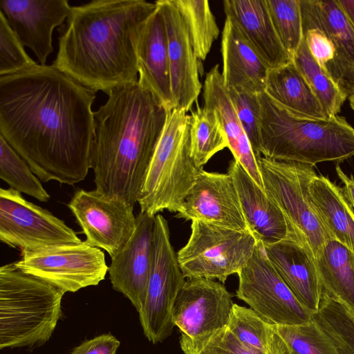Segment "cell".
Listing matches in <instances>:
<instances>
[{
    "instance_id": "obj_1",
    "label": "cell",
    "mask_w": 354,
    "mask_h": 354,
    "mask_svg": "<svg viewBox=\"0 0 354 354\" xmlns=\"http://www.w3.org/2000/svg\"><path fill=\"white\" fill-rule=\"evenodd\" d=\"M95 98L53 65L0 76V136L41 181L73 185L92 169Z\"/></svg>"
},
{
    "instance_id": "obj_2",
    "label": "cell",
    "mask_w": 354,
    "mask_h": 354,
    "mask_svg": "<svg viewBox=\"0 0 354 354\" xmlns=\"http://www.w3.org/2000/svg\"><path fill=\"white\" fill-rule=\"evenodd\" d=\"M156 2L94 0L72 6L52 65L95 92L138 80L137 46Z\"/></svg>"
},
{
    "instance_id": "obj_3",
    "label": "cell",
    "mask_w": 354,
    "mask_h": 354,
    "mask_svg": "<svg viewBox=\"0 0 354 354\" xmlns=\"http://www.w3.org/2000/svg\"><path fill=\"white\" fill-rule=\"evenodd\" d=\"M169 111L138 80L113 89L94 112L92 169L95 189L133 205Z\"/></svg>"
},
{
    "instance_id": "obj_4",
    "label": "cell",
    "mask_w": 354,
    "mask_h": 354,
    "mask_svg": "<svg viewBox=\"0 0 354 354\" xmlns=\"http://www.w3.org/2000/svg\"><path fill=\"white\" fill-rule=\"evenodd\" d=\"M258 97L263 157L313 167L354 156V128L344 117L315 118L284 107L266 92Z\"/></svg>"
},
{
    "instance_id": "obj_5",
    "label": "cell",
    "mask_w": 354,
    "mask_h": 354,
    "mask_svg": "<svg viewBox=\"0 0 354 354\" xmlns=\"http://www.w3.org/2000/svg\"><path fill=\"white\" fill-rule=\"evenodd\" d=\"M65 292L15 263L0 268V349L35 348L51 337Z\"/></svg>"
},
{
    "instance_id": "obj_6",
    "label": "cell",
    "mask_w": 354,
    "mask_h": 354,
    "mask_svg": "<svg viewBox=\"0 0 354 354\" xmlns=\"http://www.w3.org/2000/svg\"><path fill=\"white\" fill-rule=\"evenodd\" d=\"M199 169L190 153L189 115L175 108L168 113L138 198L140 212L151 216L163 210L177 213Z\"/></svg>"
},
{
    "instance_id": "obj_7",
    "label": "cell",
    "mask_w": 354,
    "mask_h": 354,
    "mask_svg": "<svg viewBox=\"0 0 354 354\" xmlns=\"http://www.w3.org/2000/svg\"><path fill=\"white\" fill-rule=\"evenodd\" d=\"M303 37L321 68L348 98L354 94V27L337 0H300Z\"/></svg>"
},
{
    "instance_id": "obj_8",
    "label": "cell",
    "mask_w": 354,
    "mask_h": 354,
    "mask_svg": "<svg viewBox=\"0 0 354 354\" xmlns=\"http://www.w3.org/2000/svg\"><path fill=\"white\" fill-rule=\"evenodd\" d=\"M258 241L250 230L192 221L189 238L178 252V261L185 278L218 279L224 283L247 265Z\"/></svg>"
},
{
    "instance_id": "obj_9",
    "label": "cell",
    "mask_w": 354,
    "mask_h": 354,
    "mask_svg": "<svg viewBox=\"0 0 354 354\" xmlns=\"http://www.w3.org/2000/svg\"><path fill=\"white\" fill-rule=\"evenodd\" d=\"M264 191L282 211L297 236L315 258L330 238L308 198L310 182L317 176L313 167L295 162L260 157L258 160Z\"/></svg>"
},
{
    "instance_id": "obj_10",
    "label": "cell",
    "mask_w": 354,
    "mask_h": 354,
    "mask_svg": "<svg viewBox=\"0 0 354 354\" xmlns=\"http://www.w3.org/2000/svg\"><path fill=\"white\" fill-rule=\"evenodd\" d=\"M185 277L171 243L167 221L155 216L153 252L145 304L138 312L145 336L153 344L162 342L174 330L173 308Z\"/></svg>"
},
{
    "instance_id": "obj_11",
    "label": "cell",
    "mask_w": 354,
    "mask_h": 354,
    "mask_svg": "<svg viewBox=\"0 0 354 354\" xmlns=\"http://www.w3.org/2000/svg\"><path fill=\"white\" fill-rule=\"evenodd\" d=\"M232 295L218 281L188 279L179 291L173 308V322L180 331L185 354H198L217 332L228 326Z\"/></svg>"
},
{
    "instance_id": "obj_12",
    "label": "cell",
    "mask_w": 354,
    "mask_h": 354,
    "mask_svg": "<svg viewBox=\"0 0 354 354\" xmlns=\"http://www.w3.org/2000/svg\"><path fill=\"white\" fill-rule=\"evenodd\" d=\"M238 277L236 297L267 323L299 325L313 319L314 314L298 301L270 262L261 241Z\"/></svg>"
},
{
    "instance_id": "obj_13",
    "label": "cell",
    "mask_w": 354,
    "mask_h": 354,
    "mask_svg": "<svg viewBox=\"0 0 354 354\" xmlns=\"http://www.w3.org/2000/svg\"><path fill=\"white\" fill-rule=\"evenodd\" d=\"M14 263L65 293L98 285L109 270L102 250L82 241L23 251L21 258Z\"/></svg>"
},
{
    "instance_id": "obj_14",
    "label": "cell",
    "mask_w": 354,
    "mask_h": 354,
    "mask_svg": "<svg viewBox=\"0 0 354 354\" xmlns=\"http://www.w3.org/2000/svg\"><path fill=\"white\" fill-rule=\"evenodd\" d=\"M0 240L21 252L82 241L62 220L11 188L0 189Z\"/></svg>"
},
{
    "instance_id": "obj_15",
    "label": "cell",
    "mask_w": 354,
    "mask_h": 354,
    "mask_svg": "<svg viewBox=\"0 0 354 354\" xmlns=\"http://www.w3.org/2000/svg\"><path fill=\"white\" fill-rule=\"evenodd\" d=\"M68 207L89 245L103 249L111 258L120 253L136 227L134 205L96 190L79 189Z\"/></svg>"
},
{
    "instance_id": "obj_16",
    "label": "cell",
    "mask_w": 354,
    "mask_h": 354,
    "mask_svg": "<svg viewBox=\"0 0 354 354\" xmlns=\"http://www.w3.org/2000/svg\"><path fill=\"white\" fill-rule=\"evenodd\" d=\"M176 217L235 230H250L232 176L199 169Z\"/></svg>"
},
{
    "instance_id": "obj_17",
    "label": "cell",
    "mask_w": 354,
    "mask_h": 354,
    "mask_svg": "<svg viewBox=\"0 0 354 354\" xmlns=\"http://www.w3.org/2000/svg\"><path fill=\"white\" fill-rule=\"evenodd\" d=\"M67 0H1L0 11L24 46L29 48L40 65L53 51V32L69 16Z\"/></svg>"
},
{
    "instance_id": "obj_18",
    "label": "cell",
    "mask_w": 354,
    "mask_h": 354,
    "mask_svg": "<svg viewBox=\"0 0 354 354\" xmlns=\"http://www.w3.org/2000/svg\"><path fill=\"white\" fill-rule=\"evenodd\" d=\"M167 40L171 86L176 108L189 111L202 88L197 59L183 17L172 0L155 1Z\"/></svg>"
},
{
    "instance_id": "obj_19",
    "label": "cell",
    "mask_w": 354,
    "mask_h": 354,
    "mask_svg": "<svg viewBox=\"0 0 354 354\" xmlns=\"http://www.w3.org/2000/svg\"><path fill=\"white\" fill-rule=\"evenodd\" d=\"M154 219L140 212L133 236L111 258L108 270L113 288L127 298L138 313L145 304L151 268Z\"/></svg>"
},
{
    "instance_id": "obj_20",
    "label": "cell",
    "mask_w": 354,
    "mask_h": 354,
    "mask_svg": "<svg viewBox=\"0 0 354 354\" xmlns=\"http://www.w3.org/2000/svg\"><path fill=\"white\" fill-rule=\"evenodd\" d=\"M263 246L270 262L298 301L315 314L319 307L322 285L309 247L297 236Z\"/></svg>"
},
{
    "instance_id": "obj_21",
    "label": "cell",
    "mask_w": 354,
    "mask_h": 354,
    "mask_svg": "<svg viewBox=\"0 0 354 354\" xmlns=\"http://www.w3.org/2000/svg\"><path fill=\"white\" fill-rule=\"evenodd\" d=\"M227 173L232 176L249 229L263 245L297 236L282 211L233 158Z\"/></svg>"
},
{
    "instance_id": "obj_22",
    "label": "cell",
    "mask_w": 354,
    "mask_h": 354,
    "mask_svg": "<svg viewBox=\"0 0 354 354\" xmlns=\"http://www.w3.org/2000/svg\"><path fill=\"white\" fill-rule=\"evenodd\" d=\"M223 9L269 69L292 62L274 28L266 0H225Z\"/></svg>"
},
{
    "instance_id": "obj_23",
    "label": "cell",
    "mask_w": 354,
    "mask_h": 354,
    "mask_svg": "<svg viewBox=\"0 0 354 354\" xmlns=\"http://www.w3.org/2000/svg\"><path fill=\"white\" fill-rule=\"evenodd\" d=\"M221 75L227 88L259 94L265 92L269 68L236 24L226 17L221 38Z\"/></svg>"
},
{
    "instance_id": "obj_24",
    "label": "cell",
    "mask_w": 354,
    "mask_h": 354,
    "mask_svg": "<svg viewBox=\"0 0 354 354\" xmlns=\"http://www.w3.org/2000/svg\"><path fill=\"white\" fill-rule=\"evenodd\" d=\"M137 61L138 82L150 90L169 112L175 109L165 26L158 6L140 35Z\"/></svg>"
},
{
    "instance_id": "obj_25",
    "label": "cell",
    "mask_w": 354,
    "mask_h": 354,
    "mask_svg": "<svg viewBox=\"0 0 354 354\" xmlns=\"http://www.w3.org/2000/svg\"><path fill=\"white\" fill-rule=\"evenodd\" d=\"M205 108L214 110L221 121L228 141V149L255 183L264 190L258 158L238 118L224 85L218 65L206 75L203 85Z\"/></svg>"
},
{
    "instance_id": "obj_26",
    "label": "cell",
    "mask_w": 354,
    "mask_h": 354,
    "mask_svg": "<svg viewBox=\"0 0 354 354\" xmlns=\"http://www.w3.org/2000/svg\"><path fill=\"white\" fill-rule=\"evenodd\" d=\"M308 198L330 238L354 252V213L342 189L317 175L310 182Z\"/></svg>"
},
{
    "instance_id": "obj_27",
    "label": "cell",
    "mask_w": 354,
    "mask_h": 354,
    "mask_svg": "<svg viewBox=\"0 0 354 354\" xmlns=\"http://www.w3.org/2000/svg\"><path fill=\"white\" fill-rule=\"evenodd\" d=\"M315 260L323 288L354 315V252L329 239Z\"/></svg>"
},
{
    "instance_id": "obj_28",
    "label": "cell",
    "mask_w": 354,
    "mask_h": 354,
    "mask_svg": "<svg viewBox=\"0 0 354 354\" xmlns=\"http://www.w3.org/2000/svg\"><path fill=\"white\" fill-rule=\"evenodd\" d=\"M265 92L292 111L315 118H329L293 62L269 69Z\"/></svg>"
},
{
    "instance_id": "obj_29",
    "label": "cell",
    "mask_w": 354,
    "mask_h": 354,
    "mask_svg": "<svg viewBox=\"0 0 354 354\" xmlns=\"http://www.w3.org/2000/svg\"><path fill=\"white\" fill-rule=\"evenodd\" d=\"M227 328L241 341L264 354H290L273 325L250 308L234 304Z\"/></svg>"
},
{
    "instance_id": "obj_30",
    "label": "cell",
    "mask_w": 354,
    "mask_h": 354,
    "mask_svg": "<svg viewBox=\"0 0 354 354\" xmlns=\"http://www.w3.org/2000/svg\"><path fill=\"white\" fill-rule=\"evenodd\" d=\"M191 156L198 169L218 152L228 147V141L216 112L197 106L189 115Z\"/></svg>"
},
{
    "instance_id": "obj_31",
    "label": "cell",
    "mask_w": 354,
    "mask_h": 354,
    "mask_svg": "<svg viewBox=\"0 0 354 354\" xmlns=\"http://www.w3.org/2000/svg\"><path fill=\"white\" fill-rule=\"evenodd\" d=\"M292 62L308 83L328 118L337 115L347 99L312 56L304 39Z\"/></svg>"
},
{
    "instance_id": "obj_32",
    "label": "cell",
    "mask_w": 354,
    "mask_h": 354,
    "mask_svg": "<svg viewBox=\"0 0 354 354\" xmlns=\"http://www.w3.org/2000/svg\"><path fill=\"white\" fill-rule=\"evenodd\" d=\"M180 13L197 59L205 60L219 29L207 1L172 0Z\"/></svg>"
},
{
    "instance_id": "obj_33",
    "label": "cell",
    "mask_w": 354,
    "mask_h": 354,
    "mask_svg": "<svg viewBox=\"0 0 354 354\" xmlns=\"http://www.w3.org/2000/svg\"><path fill=\"white\" fill-rule=\"evenodd\" d=\"M313 318L341 354H354V315L323 287L319 307Z\"/></svg>"
},
{
    "instance_id": "obj_34",
    "label": "cell",
    "mask_w": 354,
    "mask_h": 354,
    "mask_svg": "<svg viewBox=\"0 0 354 354\" xmlns=\"http://www.w3.org/2000/svg\"><path fill=\"white\" fill-rule=\"evenodd\" d=\"M0 178L10 188L47 202L50 195L27 162L0 136Z\"/></svg>"
},
{
    "instance_id": "obj_35",
    "label": "cell",
    "mask_w": 354,
    "mask_h": 354,
    "mask_svg": "<svg viewBox=\"0 0 354 354\" xmlns=\"http://www.w3.org/2000/svg\"><path fill=\"white\" fill-rule=\"evenodd\" d=\"M272 325L285 341L290 354H341L313 318L304 324Z\"/></svg>"
},
{
    "instance_id": "obj_36",
    "label": "cell",
    "mask_w": 354,
    "mask_h": 354,
    "mask_svg": "<svg viewBox=\"0 0 354 354\" xmlns=\"http://www.w3.org/2000/svg\"><path fill=\"white\" fill-rule=\"evenodd\" d=\"M266 2L279 40L293 57L303 39L300 0H266Z\"/></svg>"
},
{
    "instance_id": "obj_37",
    "label": "cell",
    "mask_w": 354,
    "mask_h": 354,
    "mask_svg": "<svg viewBox=\"0 0 354 354\" xmlns=\"http://www.w3.org/2000/svg\"><path fill=\"white\" fill-rule=\"evenodd\" d=\"M0 11V76L12 75L36 66Z\"/></svg>"
},
{
    "instance_id": "obj_38",
    "label": "cell",
    "mask_w": 354,
    "mask_h": 354,
    "mask_svg": "<svg viewBox=\"0 0 354 354\" xmlns=\"http://www.w3.org/2000/svg\"><path fill=\"white\" fill-rule=\"evenodd\" d=\"M241 126L254 154L261 157L260 103L258 94L227 88Z\"/></svg>"
},
{
    "instance_id": "obj_39",
    "label": "cell",
    "mask_w": 354,
    "mask_h": 354,
    "mask_svg": "<svg viewBox=\"0 0 354 354\" xmlns=\"http://www.w3.org/2000/svg\"><path fill=\"white\" fill-rule=\"evenodd\" d=\"M198 354L264 353L241 341L227 326L212 336Z\"/></svg>"
},
{
    "instance_id": "obj_40",
    "label": "cell",
    "mask_w": 354,
    "mask_h": 354,
    "mask_svg": "<svg viewBox=\"0 0 354 354\" xmlns=\"http://www.w3.org/2000/svg\"><path fill=\"white\" fill-rule=\"evenodd\" d=\"M120 346L117 337L108 333L82 342L69 354H116Z\"/></svg>"
},
{
    "instance_id": "obj_41",
    "label": "cell",
    "mask_w": 354,
    "mask_h": 354,
    "mask_svg": "<svg viewBox=\"0 0 354 354\" xmlns=\"http://www.w3.org/2000/svg\"><path fill=\"white\" fill-rule=\"evenodd\" d=\"M336 173L344 185L342 192L354 213V177L347 176L337 165L335 167Z\"/></svg>"
},
{
    "instance_id": "obj_42",
    "label": "cell",
    "mask_w": 354,
    "mask_h": 354,
    "mask_svg": "<svg viewBox=\"0 0 354 354\" xmlns=\"http://www.w3.org/2000/svg\"><path fill=\"white\" fill-rule=\"evenodd\" d=\"M337 1L354 27V0H337Z\"/></svg>"
},
{
    "instance_id": "obj_43",
    "label": "cell",
    "mask_w": 354,
    "mask_h": 354,
    "mask_svg": "<svg viewBox=\"0 0 354 354\" xmlns=\"http://www.w3.org/2000/svg\"><path fill=\"white\" fill-rule=\"evenodd\" d=\"M348 100H349L350 106H351V109H353V111H354V94L351 95L348 97Z\"/></svg>"
}]
</instances>
